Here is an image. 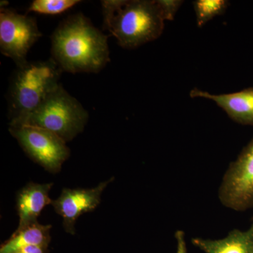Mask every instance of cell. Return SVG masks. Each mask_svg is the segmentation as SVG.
<instances>
[{
	"label": "cell",
	"instance_id": "1",
	"mask_svg": "<svg viewBox=\"0 0 253 253\" xmlns=\"http://www.w3.org/2000/svg\"><path fill=\"white\" fill-rule=\"evenodd\" d=\"M51 59L66 72H99L110 61L107 36L83 14L68 16L51 36Z\"/></svg>",
	"mask_w": 253,
	"mask_h": 253
},
{
	"label": "cell",
	"instance_id": "2",
	"mask_svg": "<svg viewBox=\"0 0 253 253\" xmlns=\"http://www.w3.org/2000/svg\"><path fill=\"white\" fill-rule=\"evenodd\" d=\"M101 2L104 28L125 49L139 47L162 35L165 20L156 0H104Z\"/></svg>",
	"mask_w": 253,
	"mask_h": 253
},
{
	"label": "cell",
	"instance_id": "3",
	"mask_svg": "<svg viewBox=\"0 0 253 253\" xmlns=\"http://www.w3.org/2000/svg\"><path fill=\"white\" fill-rule=\"evenodd\" d=\"M88 113L77 99L60 84L41 104L11 126H29L54 133L67 142L82 132L88 121Z\"/></svg>",
	"mask_w": 253,
	"mask_h": 253
},
{
	"label": "cell",
	"instance_id": "4",
	"mask_svg": "<svg viewBox=\"0 0 253 253\" xmlns=\"http://www.w3.org/2000/svg\"><path fill=\"white\" fill-rule=\"evenodd\" d=\"M61 72L52 59L27 62L18 66L9 89L11 121L19 119L36 109L59 85Z\"/></svg>",
	"mask_w": 253,
	"mask_h": 253
},
{
	"label": "cell",
	"instance_id": "5",
	"mask_svg": "<svg viewBox=\"0 0 253 253\" xmlns=\"http://www.w3.org/2000/svg\"><path fill=\"white\" fill-rule=\"evenodd\" d=\"M9 131L23 151L48 172L61 171L63 163L70 156L66 141L54 133L29 126H11Z\"/></svg>",
	"mask_w": 253,
	"mask_h": 253
},
{
	"label": "cell",
	"instance_id": "6",
	"mask_svg": "<svg viewBox=\"0 0 253 253\" xmlns=\"http://www.w3.org/2000/svg\"><path fill=\"white\" fill-rule=\"evenodd\" d=\"M225 207L244 212L253 208V136L223 176L218 192Z\"/></svg>",
	"mask_w": 253,
	"mask_h": 253
},
{
	"label": "cell",
	"instance_id": "7",
	"mask_svg": "<svg viewBox=\"0 0 253 253\" xmlns=\"http://www.w3.org/2000/svg\"><path fill=\"white\" fill-rule=\"evenodd\" d=\"M42 33L36 19L18 14L4 6L0 10V50L21 66L27 63L26 56Z\"/></svg>",
	"mask_w": 253,
	"mask_h": 253
},
{
	"label": "cell",
	"instance_id": "8",
	"mask_svg": "<svg viewBox=\"0 0 253 253\" xmlns=\"http://www.w3.org/2000/svg\"><path fill=\"white\" fill-rule=\"evenodd\" d=\"M103 181L92 189H63L57 199L52 201L53 208L63 218L65 231L74 235L75 224L81 214L94 211L101 203V194L113 180Z\"/></svg>",
	"mask_w": 253,
	"mask_h": 253
},
{
	"label": "cell",
	"instance_id": "9",
	"mask_svg": "<svg viewBox=\"0 0 253 253\" xmlns=\"http://www.w3.org/2000/svg\"><path fill=\"white\" fill-rule=\"evenodd\" d=\"M190 97L203 98L215 103L234 122L253 126V86L229 94H213L194 87Z\"/></svg>",
	"mask_w": 253,
	"mask_h": 253
},
{
	"label": "cell",
	"instance_id": "10",
	"mask_svg": "<svg viewBox=\"0 0 253 253\" xmlns=\"http://www.w3.org/2000/svg\"><path fill=\"white\" fill-rule=\"evenodd\" d=\"M53 183H30L18 193L16 210L19 217L18 229L38 222V218L44 208L52 204L49 194Z\"/></svg>",
	"mask_w": 253,
	"mask_h": 253
},
{
	"label": "cell",
	"instance_id": "11",
	"mask_svg": "<svg viewBox=\"0 0 253 253\" xmlns=\"http://www.w3.org/2000/svg\"><path fill=\"white\" fill-rule=\"evenodd\" d=\"M191 242L206 253H253V221L248 230L234 229L224 239L193 238Z\"/></svg>",
	"mask_w": 253,
	"mask_h": 253
},
{
	"label": "cell",
	"instance_id": "12",
	"mask_svg": "<svg viewBox=\"0 0 253 253\" xmlns=\"http://www.w3.org/2000/svg\"><path fill=\"white\" fill-rule=\"evenodd\" d=\"M51 228V225H43L38 221L17 229L1 245L0 253H16L30 246H49Z\"/></svg>",
	"mask_w": 253,
	"mask_h": 253
},
{
	"label": "cell",
	"instance_id": "13",
	"mask_svg": "<svg viewBox=\"0 0 253 253\" xmlns=\"http://www.w3.org/2000/svg\"><path fill=\"white\" fill-rule=\"evenodd\" d=\"M229 5V1L227 0H196L193 1L198 27L202 28L213 18L224 14Z\"/></svg>",
	"mask_w": 253,
	"mask_h": 253
},
{
	"label": "cell",
	"instance_id": "14",
	"mask_svg": "<svg viewBox=\"0 0 253 253\" xmlns=\"http://www.w3.org/2000/svg\"><path fill=\"white\" fill-rule=\"evenodd\" d=\"M79 2L81 1L78 0H35L28 11L46 15H56L67 11Z\"/></svg>",
	"mask_w": 253,
	"mask_h": 253
},
{
	"label": "cell",
	"instance_id": "15",
	"mask_svg": "<svg viewBox=\"0 0 253 253\" xmlns=\"http://www.w3.org/2000/svg\"><path fill=\"white\" fill-rule=\"evenodd\" d=\"M165 21H173L176 13L184 3L182 0H156Z\"/></svg>",
	"mask_w": 253,
	"mask_h": 253
},
{
	"label": "cell",
	"instance_id": "16",
	"mask_svg": "<svg viewBox=\"0 0 253 253\" xmlns=\"http://www.w3.org/2000/svg\"><path fill=\"white\" fill-rule=\"evenodd\" d=\"M176 241V253H187V248L185 239V234L181 230L176 231L174 234Z\"/></svg>",
	"mask_w": 253,
	"mask_h": 253
},
{
	"label": "cell",
	"instance_id": "17",
	"mask_svg": "<svg viewBox=\"0 0 253 253\" xmlns=\"http://www.w3.org/2000/svg\"><path fill=\"white\" fill-rule=\"evenodd\" d=\"M48 246H30L16 253H46Z\"/></svg>",
	"mask_w": 253,
	"mask_h": 253
},
{
	"label": "cell",
	"instance_id": "18",
	"mask_svg": "<svg viewBox=\"0 0 253 253\" xmlns=\"http://www.w3.org/2000/svg\"><path fill=\"white\" fill-rule=\"evenodd\" d=\"M252 221H253V219H252Z\"/></svg>",
	"mask_w": 253,
	"mask_h": 253
},
{
	"label": "cell",
	"instance_id": "19",
	"mask_svg": "<svg viewBox=\"0 0 253 253\" xmlns=\"http://www.w3.org/2000/svg\"></svg>",
	"mask_w": 253,
	"mask_h": 253
}]
</instances>
